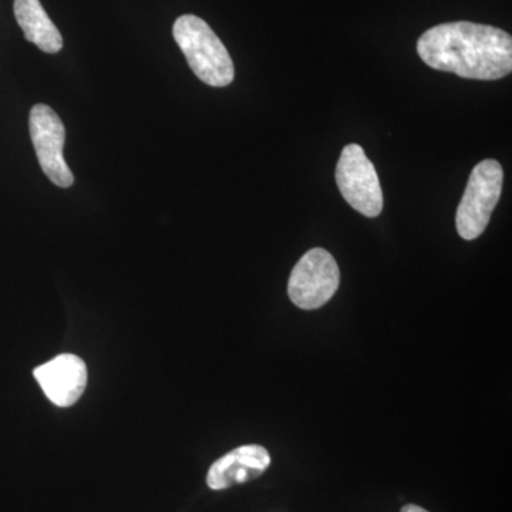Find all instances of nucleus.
I'll list each match as a JSON object with an SVG mask.
<instances>
[{"label": "nucleus", "mask_w": 512, "mask_h": 512, "mask_svg": "<svg viewBox=\"0 0 512 512\" xmlns=\"http://www.w3.org/2000/svg\"><path fill=\"white\" fill-rule=\"evenodd\" d=\"M417 52L427 66L463 79L498 80L512 72V37L494 26L451 22L421 35Z\"/></svg>", "instance_id": "f257e3e1"}, {"label": "nucleus", "mask_w": 512, "mask_h": 512, "mask_svg": "<svg viewBox=\"0 0 512 512\" xmlns=\"http://www.w3.org/2000/svg\"><path fill=\"white\" fill-rule=\"evenodd\" d=\"M173 35L201 82L212 87H225L234 82V62L207 22L194 15L180 16L175 20Z\"/></svg>", "instance_id": "f03ea898"}, {"label": "nucleus", "mask_w": 512, "mask_h": 512, "mask_svg": "<svg viewBox=\"0 0 512 512\" xmlns=\"http://www.w3.org/2000/svg\"><path fill=\"white\" fill-rule=\"evenodd\" d=\"M504 171L495 160H484L474 167L457 208L458 235L466 241L477 239L490 224L491 215L503 192Z\"/></svg>", "instance_id": "7ed1b4c3"}, {"label": "nucleus", "mask_w": 512, "mask_h": 512, "mask_svg": "<svg viewBox=\"0 0 512 512\" xmlns=\"http://www.w3.org/2000/svg\"><path fill=\"white\" fill-rule=\"evenodd\" d=\"M338 262L323 248H313L299 259L289 278L288 295L303 311L322 308L339 289Z\"/></svg>", "instance_id": "20e7f679"}, {"label": "nucleus", "mask_w": 512, "mask_h": 512, "mask_svg": "<svg viewBox=\"0 0 512 512\" xmlns=\"http://www.w3.org/2000/svg\"><path fill=\"white\" fill-rule=\"evenodd\" d=\"M336 183L343 198L357 212L376 218L383 211V191L375 165L359 144H349L340 154Z\"/></svg>", "instance_id": "39448f33"}, {"label": "nucleus", "mask_w": 512, "mask_h": 512, "mask_svg": "<svg viewBox=\"0 0 512 512\" xmlns=\"http://www.w3.org/2000/svg\"><path fill=\"white\" fill-rule=\"evenodd\" d=\"M29 130L37 160L46 177L57 187H72L74 175L63 157L66 128L55 110L46 104H36L30 111Z\"/></svg>", "instance_id": "423d86ee"}, {"label": "nucleus", "mask_w": 512, "mask_h": 512, "mask_svg": "<svg viewBox=\"0 0 512 512\" xmlns=\"http://www.w3.org/2000/svg\"><path fill=\"white\" fill-rule=\"evenodd\" d=\"M35 379L50 402L59 407H70L86 390V363L79 356L64 353L36 367Z\"/></svg>", "instance_id": "0eeeda50"}, {"label": "nucleus", "mask_w": 512, "mask_h": 512, "mask_svg": "<svg viewBox=\"0 0 512 512\" xmlns=\"http://www.w3.org/2000/svg\"><path fill=\"white\" fill-rule=\"evenodd\" d=\"M271 466V454L259 444H247L218 458L207 474L211 490H227L232 485L248 483L261 477Z\"/></svg>", "instance_id": "6e6552de"}, {"label": "nucleus", "mask_w": 512, "mask_h": 512, "mask_svg": "<svg viewBox=\"0 0 512 512\" xmlns=\"http://www.w3.org/2000/svg\"><path fill=\"white\" fill-rule=\"evenodd\" d=\"M13 10L26 40L49 55L63 49V37L47 16L40 0H15Z\"/></svg>", "instance_id": "1a4fd4ad"}, {"label": "nucleus", "mask_w": 512, "mask_h": 512, "mask_svg": "<svg viewBox=\"0 0 512 512\" xmlns=\"http://www.w3.org/2000/svg\"><path fill=\"white\" fill-rule=\"evenodd\" d=\"M400 512H429L427 510H424V508L419 507V505L409 504L404 505L402 508V511Z\"/></svg>", "instance_id": "9d476101"}]
</instances>
